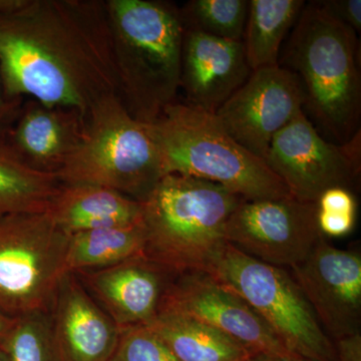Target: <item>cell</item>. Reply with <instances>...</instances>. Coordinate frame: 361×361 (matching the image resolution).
I'll return each mask as SVG.
<instances>
[{"instance_id":"6da1fadb","label":"cell","mask_w":361,"mask_h":361,"mask_svg":"<svg viewBox=\"0 0 361 361\" xmlns=\"http://www.w3.org/2000/svg\"><path fill=\"white\" fill-rule=\"evenodd\" d=\"M7 96L80 111L118 94L106 0H27L0 14Z\"/></svg>"},{"instance_id":"7a4b0ae2","label":"cell","mask_w":361,"mask_h":361,"mask_svg":"<svg viewBox=\"0 0 361 361\" xmlns=\"http://www.w3.org/2000/svg\"><path fill=\"white\" fill-rule=\"evenodd\" d=\"M357 47L353 28L310 1L280 52L278 65L293 73L302 87L304 114L336 144H345L360 130Z\"/></svg>"},{"instance_id":"3957f363","label":"cell","mask_w":361,"mask_h":361,"mask_svg":"<svg viewBox=\"0 0 361 361\" xmlns=\"http://www.w3.org/2000/svg\"><path fill=\"white\" fill-rule=\"evenodd\" d=\"M118 94L146 125L177 102L184 25L180 8L159 0H106Z\"/></svg>"},{"instance_id":"277c9868","label":"cell","mask_w":361,"mask_h":361,"mask_svg":"<svg viewBox=\"0 0 361 361\" xmlns=\"http://www.w3.org/2000/svg\"><path fill=\"white\" fill-rule=\"evenodd\" d=\"M242 200L209 180L164 175L140 202L145 257L174 276L208 272L229 245L228 221Z\"/></svg>"},{"instance_id":"5b68a950","label":"cell","mask_w":361,"mask_h":361,"mask_svg":"<svg viewBox=\"0 0 361 361\" xmlns=\"http://www.w3.org/2000/svg\"><path fill=\"white\" fill-rule=\"evenodd\" d=\"M166 174L209 180L245 200L292 196L263 159L228 134L215 114L176 102L148 125Z\"/></svg>"},{"instance_id":"8992f818","label":"cell","mask_w":361,"mask_h":361,"mask_svg":"<svg viewBox=\"0 0 361 361\" xmlns=\"http://www.w3.org/2000/svg\"><path fill=\"white\" fill-rule=\"evenodd\" d=\"M164 175L148 125L130 116L118 94L92 106L82 142L56 174L61 184L109 188L139 202Z\"/></svg>"},{"instance_id":"52a82bcc","label":"cell","mask_w":361,"mask_h":361,"mask_svg":"<svg viewBox=\"0 0 361 361\" xmlns=\"http://www.w3.org/2000/svg\"><path fill=\"white\" fill-rule=\"evenodd\" d=\"M207 273L248 303L287 350L308 361H337L334 341L290 271L257 260L229 244Z\"/></svg>"},{"instance_id":"ba28073f","label":"cell","mask_w":361,"mask_h":361,"mask_svg":"<svg viewBox=\"0 0 361 361\" xmlns=\"http://www.w3.org/2000/svg\"><path fill=\"white\" fill-rule=\"evenodd\" d=\"M70 235L49 213L0 217V310L11 318L49 313L66 271Z\"/></svg>"},{"instance_id":"9c48e42d","label":"cell","mask_w":361,"mask_h":361,"mask_svg":"<svg viewBox=\"0 0 361 361\" xmlns=\"http://www.w3.org/2000/svg\"><path fill=\"white\" fill-rule=\"evenodd\" d=\"M360 135L342 145L329 141L302 111L273 137L264 161L294 198L317 203L323 192L349 190L360 178Z\"/></svg>"},{"instance_id":"30bf717a","label":"cell","mask_w":361,"mask_h":361,"mask_svg":"<svg viewBox=\"0 0 361 361\" xmlns=\"http://www.w3.org/2000/svg\"><path fill=\"white\" fill-rule=\"evenodd\" d=\"M323 239L317 203L293 196L244 199L227 224L230 245L267 264L289 269L303 262Z\"/></svg>"},{"instance_id":"8fae6325","label":"cell","mask_w":361,"mask_h":361,"mask_svg":"<svg viewBox=\"0 0 361 361\" xmlns=\"http://www.w3.org/2000/svg\"><path fill=\"white\" fill-rule=\"evenodd\" d=\"M298 78L283 66L252 71L217 111L221 125L247 151L265 160L273 137L303 111Z\"/></svg>"},{"instance_id":"7c38bea8","label":"cell","mask_w":361,"mask_h":361,"mask_svg":"<svg viewBox=\"0 0 361 361\" xmlns=\"http://www.w3.org/2000/svg\"><path fill=\"white\" fill-rule=\"evenodd\" d=\"M174 311L232 337L252 353L281 358L287 350L248 303L207 272L177 275L169 284L160 310Z\"/></svg>"},{"instance_id":"4fadbf2b","label":"cell","mask_w":361,"mask_h":361,"mask_svg":"<svg viewBox=\"0 0 361 361\" xmlns=\"http://www.w3.org/2000/svg\"><path fill=\"white\" fill-rule=\"evenodd\" d=\"M290 273L330 339L360 334L361 257L324 239Z\"/></svg>"},{"instance_id":"5bb4252c","label":"cell","mask_w":361,"mask_h":361,"mask_svg":"<svg viewBox=\"0 0 361 361\" xmlns=\"http://www.w3.org/2000/svg\"><path fill=\"white\" fill-rule=\"evenodd\" d=\"M75 275L121 330L153 322L174 278L145 256Z\"/></svg>"},{"instance_id":"9a60e30c","label":"cell","mask_w":361,"mask_h":361,"mask_svg":"<svg viewBox=\"0 0 361 361\" xmlns=\"http://www.w3.org/2000/svg\"><path fill=\"white\" fill-rule=\"evenodd\" d=\"M251 73L242 42L185 28L180 90L186 101L183 103L216 114L245 84Z\"/></svg>"},{"instance_id":"2e32d148","label":"cell","mask_w":361,"mask_h":361,"mask_svg":"<svg viewBox=\"0 0 361 361\" xmlns=\"http://www.w3.org/2000/svg\"><path fill=\"white\" fill-rule=\"evenodd\" d=\"M52 336L61 361H110L122 330L68 273L51 310Z\"/></svg>"},{"instance_id":"e0dca14e","label":"cell","mask_w":361,"mask_h":361,"mask_svg":"<svg viewBox=\"0 0 361 361\" xmlns=\"http://www.w3.org/2000/svg\"><path fill=\"white\" fill-rule=\"evenodd\" d=\"M85 130L80 111L30 99L4 142L30 167L56 175L77 151Z\"/></svg>"},{"instance_id":"ac0fdd59","label":"cell","mask_w":361,"mask_h":361,"mask_svg":"<svg viewBox=\"0 0 361 361\" xmlns=\"http://www.w3.org/2000/svg\"><path fill=\"white\" fill-rule=\"evenodd\" d=\"M47 213L66 234L142 221L139 201L94 185H63Z\"/></svg>"},{"instance_id":"d6986e66","label":"cell","mask_w":361,"mask_h":361,"mask_svg":"<svg viewBox=\"0 0 361 361\" xmlns=\"http://www.w3.org/2000/svg\"><path fill=\"white\" fill-rule=\"evenodd\" d=\"M146 326L179 361H252L256 356L220 330L174 311H159Z\"/></svg>"},{"instance_id":"ffe728a7","label":"cell","mask_w":361,"mask_h":361,"mask_svg":"<svg viewBox=\"0 0 361 361\" xmlns=\"http://www.w3.org/2000/svg\"><path fill=\"white\" fill-rule=\"evenodd\" d=\"M304 6L303 0H249L242 44L251 71L278 66L282 44Z\"/></svg>"},{"instance_id":"44dd1931","label":"cell","mask_w":361,"mask_h":361,"mask_svg":"<svg viewBox=\"0 0 361 361\" xmlns=\"http://www.w3.org/2000/svg\"><path fill=\"white\" fill-rule=\"evenodd\" d=\"M142 221L135 224L87 230L70 235L66 252L68 273L103 269L144 256Z\"/></svg>"},{"instance_id":"7402d4cb","label":"cell","mask_w":361,"mask_h":361,"mask_svg":"<svg viewBox=\"0 0 361 361\" xmlns=\"http://www.w3.org/2000/svg\"><path fill=\"white\" fill-rule=\"evenodd\" d=\"M61 186L58 176L30 167L0 142V217L47 212Z\"/></svg>"},{"instance_id":"603a6c76","label":"cell","mask_w":361,"mask_h":361,"mask_svg":"<svg viewBox=\"0 0 361 361\" xmlns=\"http://www.w3.org/2000/svg\"><path fill=\"white\" fill-rule=\"evenodd\" d=\"M249 0H191L180 8L188 30L217 39L242 42Z\"/></svg>"},{"instance_id":"cb8c5ba5","label":"cell","mask_w":361,"mask_h":361,"mask_svg":"<svg viewBox=\"0 0 361 361\" xmlns=\"http://www.w3.org/2000/svg\"><path fill=\"white\" fill-rule=\"evenodd\" d=\"M1 349L9 361H61L49 312L16 318Z\"/></svg>"},{"instance_id":"d4e9b609","label":"cell","mask_w":361,"mask_h":361,"mask_svg":"<svg viewBox=\"0 0 361 361\" xmlns=\"http://www.w3.org/2000/svg\"><path fill=\"white\" fill-rule=\"evenodd\" d=\"M110 361H179L165 342L146 325L121 332L120 341Z\"/></svg>"},{"instance_id":"484cf974","label":"cell","mask_w":361,"mask_h":361,"mask_svg":"<svg viewBox=\"0 0 361 361\" xmlns=\"http://www.w3.org/2000/svg\"><path fill=\"white\" fill-rule=\"evenodd\" d=\"M318 4L337 20L353 28L356 33L360 32V0H322Z\"/></svg>"},{"instance_id":"4316f807","label":"cell","mask_w":361,"mask_h":361,"mask_svg":"<svg viewBox=\"0 0 361 361\" xmlns=\"http://www.w3.org/2000/svg\"><path fill=\"white\" fill-rule=\"evenodd\" d=\"M318 211L355 215V196L348 189L341 187L330 188L323 192L317 201Z\"/></svg>"},{"instance_id":"83f0119b","label":"cell","mask_w":361,"mask_h":361,"mask_svg":"<svg viewBox=\"0 0 361 361\" xmlns=\"http://www.w3.org/2000/svg\"><path fill=\"white\" fill-rule=\"evenodd\" d=\"M25 101V99L21 97L7 96L0 73V142L6 141L7 135L20 116Z\"/></svg>"},{"instance_id":"f1b7e54d","label":"cell","mask_w":361,"mask_h":361,"mask_svg":"<svg viewBox=\"0 0 361 361\" xmlns=\"http://www.w3.org/2000/svg\"><path fill=\"white\" fill-rule=\"evenodd\" d=\"M317 222L323 235L341 237L353 230L355 223V215L322 212L317 209Z\"/></svg>"},{"instance_id":"f546056e","label":"cell","mask_w":361,"mask_h":361,"mask_svg":"<svg viewBox=\"0 0 361 361\" xmlns=\"http://www.w3.org/2000/svg\"><path fill=\"white\" fill-rule=\"evenodd\" d=\"M337 361H361L360 334L336 341Z\"/></svg>"},{"instance_id":"4dcf8cb0","label":"cell","mask_w":361,"mask_h":361,"mask_svg":"<svg viewBox=\"0 0 361 361\" xmlns=\"http://www.w3.org/2000/svg\"><path fill=\"white\" fill-rule=\"evenodd\" d=\"M14 322H16V318L9 317L0 310V348L8 336L9 331L13 329Z\"/></svg>"},{"instance_id":"1f68e13d","label":"cell","mask_w":361,"mask_h":361,"mask_svg":"<svg viewBox=\"0 0 361 361\" xmlns=\"http://www.w3.org/2000/svg\"><path fill=\"white\" fill-rule=\"evenodd\" d=\"M277 361H308L300 357V356L292 355L289 357L281 358V360H277Z\"/></svg>"},{"instance_id":"d6a6232c","label":"cell","mask_w":361,"mask_h":361,"mask_svg":"<svg viewBox=\"0 0 361 361\" xmlns=\"http://www.w3.org/2000/svg\"><path fill=\"white\" fill-rule=\"evenodd\" d=\"M252 361H277L276 358L268 357L265 355H257Z\"/></svg>"},{"instance_id":"836d02e7","label":"cell","mask_w":361,"mask_h":361,"mask_svg":"<svg viewBox=\"0 0 361 361\" xmlns=\"http://www.w3.org/2000/svg\"><path fill=\"white\" fill-rule=\"evenodd\" d=\"M0 361H9L6 353L1 348H0Z\"/></svg>"}]
</instances>
